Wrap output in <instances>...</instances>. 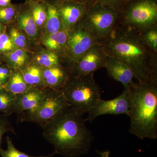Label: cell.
Returning <instances> with one entry per match:
<instances>
[{"instance_id": "obj_17", "label": "cell", "mask_w": 157, "mask_h": 157, "mask_svg": "<svg viewBox=\"0 0 157 157\" xmlns=\"http://www.w3.org/2000/svg\"><path fill=\"white\" fill-rule=\"evenodd\" d=\"M47 9V19L45 27L46 34H51L63 30L55 0H45Z\"/></svg>"}, {"instance_id": "obj_10", "label": "cell", "mask_w": 157, "mask_h": 157, "mask_svg": "<svg viewBox=\"0 0 157 157\" xmlns=\"http://www.w3.org/2000/svg\"><path fill=\"white\" fill-rule=\"evenodd\" d=\"M129 87L124 88V91L121 94L114 99L110 100L101 99L88 112L86 121L92 122L98 117L104 115H128L129 107Z\"/></svg>"}, {"instance_id": "obj_4", "label": "cell", "mask_w": 157, "mask_h": 157, "mask_svg": "<svg viewBox=\"0 0 157 157\" xmlns=\"http://www.w3.org/2000/svg\"><path fill=\"white\" fill-rule=\"evenodd\" d=\"M61 90L70 106L83 114L102 99V91L94 74L78 76L70 75Z\"/></svg>"}, {"instance_id": "obj_39", "label": "cell", "mask_w": 157, "mask_h": 157, "mask_svg": "<svg viewBox=\"0 0 157 157\" xmlns=\"http://www.w3.org/2000/svg\"><path fill=\"white\" fill-rule=\"evenodd\" d=\"M154 1H156V2H157V0H154Z\"/></svg>"}, {"instance_id": "obj_36", "label": "cell", "mask_w": 157, "mask_h": 157, "mask_svg": "<svg viewBox=\"0 0 157 157\" xmlns=\"http://www.w3.org/2000/svg\"><path fill=\"white\" fill-rule=\"evenodd\" d=\"M2 55H0V63H2Z\"/></svg>"}, {"instance_id": "obj_20", "label": "cell", "mask_w": 157, "mask_h": 157, "mask_svg": "<svg viewBox=\"0 0 157 157\" xmlns=\"http://www.w3.org/2000/svg\"><path fill=\"white\" fill-rule=\"evenodd\" d=\"M4 87L15 95L25 92L33 88L26 83L23 78L21 71L18 70H13L10 78Z\"/></svg>"}, {"instance_id": "obj_31", "label": "cell", "mask_w": 157, "mask_h": 157, "mask_svg": "<svg viewBox=\"0 0 157 157\" xmlns=\"http://www.w3.org/2000/svg\"><path fill=\"white\" fill-rule=\"evenodd\" d=\"M13 70L6 63H0V82L3 87L9 81Z\"/></svg>"}, {"instance_id": "obj_34", "label": "cell", "mask_w": 157, "mask_h": 157, "mask_svg": "<svg viewBox=\"0 0 157 157\" xmlns=\"http://www.w3.org/2000/svg\"><path fill=\"white\" fill-rule=\"evenodd\" d=\"M6 29H7V27L6 25L0 24V37L6 32Z\"/></svg>"}, {"instance_id": "obj_12", "label": "cell", "mask_w": 157, "mask_h": 157, "mask_svg": "<svg viewBox=\"0 0 157 157\" xmlns=\"http://www.w3.org/2000/svg\"><path fill=\"white\" fill-rule=\"evenodd\" d=\"M48 90L33 87L25 92L16 95L14 113L19 116V119L36 107Z\"/></svg>"}, {"instance_id": "obj_9", "label": "cell", "mask_w": 157, "mask_h": 157, "mask_svg": "<svg viewBox=\"0 0 157 157\" xmlns=\"http://www.w3.org/2000/svg\"><path fill=\"white\" fill-rule=\"evenodd\" d=\"M108 55L101 43L97 42L77 60L70 68L71 76H78L94 74L105 67Z\"/></svg>"}, {"instance_id": "obj_6", "label": "cell", "mask_w": 157, "mask_h": 157, "mask_svg": "<svg viewBox=\"0 0 157 157\" xmlns=\"http://www.w3.org/2000/svg\"><path fill=\"white\" fill-rule=\"evenodd\" d=\"M120 21L138 32L157 25V2L130 0L121 12Z\"/></svg>"}, {"instance_id": "obj_32", "label": "cell", "mask_w": 157, "mask_h": 157, "mask_svg": "<svg viewBox=\"0 0 157 157\" xmlns=\"http://www.w3.org/2000/svg\"><path fill=\"white\" fill-rule=\"evenodd\" d=\"M58 2H63V1H71L73 2H76L82 3V4H88L89 3H90L94 0H56Z\"/></svg>"}, {"instance_id": "obj_3", "label": "cell", "mask_w": 157, "mask_h": 157, "mask_svg": "<svg viewBox=\"0 0 157 157\" xmlns=\"http://www.w3.org/2000/svg\"><path fill=\"white\" fill-rule=\"evenodd\" d=\"M129 132L139 139L157 138V81L149 80L129 87Z\"/></svg>"}, {"instance_id": "obj_23", "label": "cell", "mask_w": 157, "mask_h": 157, "mask_svg": "<svg viewBox=\"0 0 157 157\" xmlns=\"http://www.w3.org/2000/svg\"><path fill=\"white\" fill-rule=\"evenodd\" d=\"M31 14L39 30L45 27L47 19V9L45 0L28 4Z\"/></svg>"}, {"instance_id": "obj_22", "label": "cell", "mask_w": 157, "mask_h": 157, "mask_svg": "<svg viewBox=\"0 0 157 157\" xmlns=\"http://www.w3.org/2000/svg\"><path fill=\"white\" fill-rule=\"evenodd\" d=\"M16 95L4 87L0 88V115L8 117L14 113Z\"/></svg>"}, {"instance_id": "obj_29", "label": "cell", "mask_w": 157, "mask_h": 157, "mask_svg": "<svg viewBox=\"0 0 157 157\" xmlns=\"http://www.w3.org/2000/svg\"><path fill=\"white\" fill-rule=\"evenodd\" d=\"M10 132H14V129L11 121L8 117L0 115V149L2 148L1 145L3 135Z\"/></svg>"}, {"instance_id": "obj_33", "label": "cell", "mask_w": 157, "mask_h": 157, "mask_svg": "<svg viewBox=\"0 0 157 157\" xmlns=\"http://www.w3.org/2000/svg\"><path fill=\"white\" fill-rule=\"evenodd\" d=\"M11 0H0V7H5L11 4Z\"/></svg>"}, {"instance_id": "obj_15", "label": "cell", "mask_w": 157, "mask_h": 157, "mask_svg": "<svg viewBox=\"0 0 157 157\" xmlns=\"http://www.w3.org/2000/svg\"><path fill=\"white\" fill-rule=\"evenodd\" d=\"M18 29L28 38L35 40L39 36V29L32 17L28 4L21 5L16 19Z\"/></svg>"}, {"instance_id": "obj_1", "label": "cell", "mask_w": 157, "mask_h": 157, "mask_svg": "<svg viewBox=\"0 0 157 157\" xmlns=\"http://www.w3.org/2000/svg\"><path fill=\"white\" fill-rule=\"evenodd\" d=\"M108 55L125 64L138 82L157 81V53L144 44L138 31L119 20L111 33L100 42Z\"/></svg>"}, {"instance_id": "obj_18", "label": "cell", "mask_w": 157, "mask_h": 157, "mask_svg": "<svg viewBox=\"0 0 157 157\" xmlns=\"http://www.w3.org/2000/svg\"><path fill=\"white\" fill-rule=\"evenodd\" d=\"M20 70L27 84L33 87L46 89L44 86L42 68L41 67L33 63H29Z\"/></svg>"}, {"instance_id": "obj_8", "label": "cell", "mask_w": 157, "mask_h": 157, "mask_svg": "<svg viewBox=\"0 0 157 157\" xmlns=\"http://www.w3.org/2000/svg\"><path fill=\"white\" fill-rule=\"evenodd\" d=\"M97 41L81 23L79 22L72 30L68 32L67 48L64 58L67 67H72L75 62L84 55Z\"/></svg>"}, {"instance_id": "obj_37", "label": "cell", "mask_w": 157, "mask_h": 157, "mask_svg": "<svg viewBox=\"0 0 157 157\" xmlns=\"http://www.w3.org/2000/svg\"><path fill=\"white\" fill-rule=\"evenodd\" d=\"M3 87V86H2V84H1V82H0V88H1Z\"/></svg>"}, {"instance_id": "obj_38", "label": "cell", "mask_w": 157, "mask_h": 157, "mask_svg": "<svg viewBox=\"0 0 157 157\" xmlns=\"http://www.w3.org/2000/svg\"><path fill=\"white\" fill-rule=\"evenodd\" d=\"M129 1H130V0H126V5L127 3H128Z\"/></svg>"}, {"instance_id": "obj_26", "label": "cell", "mask_w": 157, "mask_h": 157, "mask_svg": "<svg viewBox=\"0 0 157 157\" xmlns=\"http://www.w3.org/2000/svg\"><path fill=\"white\" fill-rule=\"evenodd\" d=\"M6 140L7 145V149L4 150L2 148L0 149V155L2 157H52L56 154V152L55 151L47 155L36 156L29 155L17 150L14 147L12 140L10 137L8 136Z\"/></svg>"}, {"instance_id": "obj_19", "label": "cell", "mask_w": 157, "mask_h": 157, "mask_svg": "<svg viewBox=\"0 0 157 157\" xmlns=\"http://www.w3.org/2000/svg\"><path fill=\"white\" fill-rule=\"evenodd\" d=\"M2 56L3 62L13 70H21L29 63L27 51L21 48H17Z\"/></svg>"}, {"instance_id": "obj_5", "label": "cell", "mask_w": 157, "mask_h": 157, "mask_svg": "<svg viewBox=\"0 0 157 157\" xmlns=\"http://www.w3.org/2000/svg\"><path fill=\"white\" fill-rule=\"evenodd\" d=\"M121 16V12L94 0L87 4L84 16L79 22L100 43L111 33Z\"/></svg>"}, {"instance_id": "obj_25", "label": "cell", "mask_w": 157, "mask_h": 157, "mask_svg": "<svg viewBox=\"0 0 157 157\" xmlns=\"http://www.w3.org/2000/svg\"><path fill=\"white\" fill-rule=\"evenodd\" d=\"M21 5L10 4L0 7V24L7 26L16 19Z\"/></svg>"}, {"instance_id": "obj_21", "label": "cell", "mask_w": 157, "mask_h": 157, "mask_svg": "<svg viewBox=\"0 0 157 157\" xmlns=\"http://www.w3.org/2000/svg\"><path fill=\"white\" fill-rule=\"evenodd\" d=\"M63 57L49 50L38 54L34 59V63L42 68L51 67L62 65Z\"/></svg>"}, {"instance_id": "obj_16", "label": "cell", "mask_w": 157, "mask_h": 157, "mask_svg": "<svg viewBox=\"0 0 157 157\" xmlns=\"http://www.w3.org/2000/svg\"><path fill=\"white\" fill-rule=\"evenodd\" d=\"M68 38V32L62 30L53 33L46 34L42 38V42L48 50L56 52L64 58Z\"/></svg>"}, {"instance_id": "obj_35", "label": "cell", "mask_w": 157, "mask_h": 157, "mask_svg": "<svg viewBox=\"0 0 157 157\" xmlns=\"http://www.w3.org/2000/svg\"><path fill=\"white\" fill-rule=\"evenodd\" d=\"M43 0H25L26 4H29V3L35 2H40Z\"/></svg>"}, {"instance_id": "obj_28", "label": "cell", "mask_w": 157, "mask_h": 157, "mask_svg": "<svg viewBox=\"0 0 157 157\" xmlns=\"http://www.w3.org/2000/svg\"><path fill=\"white\" fill-rule=\"evenodd\" d=\"M17 48L6 30L0 37V55L3 56L7 54Z\"/></svg>"}, {"instance_id": "obj_27", "label": "cell", "mask_w": 157, "mask_h": 157, "mask_svg": "<svg viewBox=\"0 0 157 157\" xmlns=\"http://www.w3.org/2000/svg\"><path fill=\"white\" fill-rule=\"evenodd\" d=\"M6 31L12 42L18 48L24 49L27 51L29 44L28 37L19 29L16 28L11 27Z\"/></svg>"}, {"instance_id": "obj_14", "label": "cell", "mask_w": 157, "mask_h": 157, "mask_svg": "<svg viewBox=\"0 0 157 157\" xmlns=\"http://www.w3.org/2000/svg\"><path fill=\"white\" fill-rule=\"evenodd\" d=\"M42 75L45 88L60 90L71 75L70 69L60 65L42 68Z\"/></svg>"}, {"instance_id": "obj_13", "label": "cell", "mask_w": 157, "mask_h": 157, "mask_svg": "<svg viewBox=\"0 0 157 157\" xmlns=\"http://www.w3.org/2000/svg\"><path fill=\"white\" fill-rule=\"evenodd\" d=\"M110 78L123 85L124 88L133 85L135 78L132 70L122 62L117 60L113 56L108 55V59L105 67Z\"/></svg>"}, {"instance_id": "obj_2", "label": "cell", "mask_w": 157, "mask_h": 157, "mask_svg": "<svg viewBox=\"0 0 157 157\" xmlns=\"http://www.w3.org/2000/svg\"><path fill=\"white\" fill-rule=\"evenodd\" d=\"M83 115L70 106L42 127L43 137L53 145L56 154L78 157L90 151L94 137Z\"/></svg>"}, {"instance_id": "obj_7", "label": "cell", "mask_w": 157, "mask_h": 157, "mask_svg": "<svg viewBox=\"0 0 157 157\" xmlns=\"http://www.w3.org/2000/svg\"><path fill=\"white\" fill-rule=\"evenodd\" d=\"M70 105L61 90L48 89L39 105L32 112L20 119L21 121L36 123L42 127Z\"/></svg>"}, {"instance_id": "obj_11", "label": "cell", "mask_w": 157, "mask_h": 157, "mask_svg": "<svg viewBox=\"0 0 157 157\" xmlns=\"http://www.w3.org/2000/svg\"><path fill=\"white\" fill-rule=\"evenodd\" d=\"M56 1L63 30L68 33L73 30L82 19L86 12L87 4L71 1Z\"/></svg>"}, {"instance_id": "obj_30", "label": "cell", "mask_w": 157, "mask_h": 157, "mask_svg": "<svg viewBox=\"0 0 157 157\" xmlns=\"http://www.w3.org/2000/svg\"><path fill=\"white\" fill-rule=\"evenodd\" d=\"M98 2L119 12H121L126 5V0H96Z\"/></svg>"}, {"instance_id": "obj_24", "label": "cell", "mask_w": 157, "mask_h": 157, "mask_svg": "<svg viewBox=\"0 0 157 157\" xmlns=\"http://www.w3.org/2000/svg\"><path fill=\"white\" fill-rule=\"evenodd\" d=\"M139 32L140 39L143 43L157 53V25Z\"/></svg>"}]
</instances>
